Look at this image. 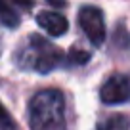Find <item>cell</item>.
<instances>
[{"instance_id": "cell-1", "label": "cell", "mask_w": 130, "mask_h": 130, "mask_svg": "<svg viewBox=\"0 0 130 130\" xmlns=\"http://www.w3.org/2000/svg\"><path fill=\"white\" fill-rule=\"evenodd\" d=\"M31 130H67L65 100L59 90H40L29 102Z\"/></svg>"}, {"instance_id": "cell-4", "label": "cell", "mask_w": 130, "mask_h": 130, "mask_svg": "<svg viewBox=\"0 0 130 130\" xmlns=\"http://www.w3.org/2000/svg\"><path fill=\"white\" fill-rule=\"evenodd\" d=\"M100 98L105 105H119L130 102V77L128 75H113L103 82Z\"/></svg>"}, {"instance_id": "cell-5", "label": "cell", "mask_w": 130, "mask_h": 130, "mask_svg": "<svg viewBox=\"0 0 130 130\" xmlns=\"http://www.w3.org/2000/svg\"><path fill=\"white\" fill-rule=\"evenodd\" d=\"M32 0H0V21L8 29H15L21 21L19 12L31 10Z\"/></svg>"}, {"instance_id": "cell-3", "label": "cell", "mask_w": 130, "mask_h": 130, "mask_svg": "<svg viewBox=\"0 0 130 130\" xmlns=\"http://www.w3.org/2000/svg\"><path fill=\"white\" fill-rule=\"evenodd\" d=\"M78 25L88 37V40L94 46H102L105 42L107 31H105V21H103V13L96 6H84L78 12Z\"/></svg>"}, {"instance_id": "cell-8", "label": "cell", "mask_w": 130, "mask_h": 130, "mask_svg": "<svg viewBox=\"0 0 130 130\" xmlns=\"http://www.w3.org/2000/svg\"><path fill=\"white\" fill-rule=\"evenodd\" d=\"M90 59V52H86V50H77V48H73L69 52V61L71 63H86V61Z\"/></svg>"}, {"instance_id": "cell-6", "label": "cell", "mask_w": 130, "mask_h": 130, "mask_svg": "<svg viewBox=\"0 0 130 130\" xmlns=\"http://www.w3.org/2000/svg\"><path fill=\"white\" fill-rule=\"evenodd\" d=\"M37 23L48 32L50 37H61V35H65L67 29H69V23H67V19H65L61 13L48 12V10H46V12H40L37 15Z\"/></svg>"}, {"instance_id": "cell-2", "label": "cell", "mask_w": 130, "mask_h": 130, "mask_svg": "<svg viewBox=\"0 0 130 130\" xmlns=\"http://www.w3.org/2000/svg\"><path fill=\"white\" fill-rule=\"evenodd\" d=\"M15 59L23 69H32L37 73H50L63 63V52L50 40L32 35L27 38L25 46L15 52Z\"/></svg>"}, {"instance_id": "cell-7", "label": "cell", "mask_w": 130, "mask_h": 130, "mask_svg": "<svg viewBox=\"0 0 130 130\" xmlns=\"http://www.w3.org/2000/svg\"><path fill=\"white\" fill-rule=\"evenodd\" d=\"M0 130H17V124L2 103H0Z\"/></svg>"}]
</instances>
